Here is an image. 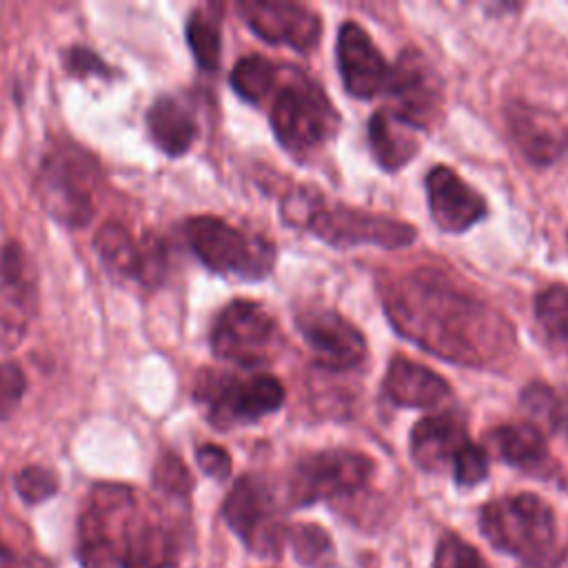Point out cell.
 I'll list each match as a JSON object with an SVG mask.
<instances>
[{
	"label": "cell",
	"instance_id": "4dcf8cb0",
	"mask_svg": "<svg viewBox=\"0 0 568 568\" xmlns=\"http://www.w3.org/2000/svg\"><path fill=\"white\" fill-rule=\"evenodd\" d=\"M433 568H490L479 550L457 532H444L435 548Z\"/></svg>",
	"mask_w": 568,
	"mask_h": 568
},
{
	"label": "cell",
	"instance_id": "7c38bea8",
	"mask_svg": "<svg viewBox=\"0 0 568 568\" xmlns=\"http://www.w3.org/2000/svg\"><path fill=\"white\" fill-rule=\"evenodd\" d=\"M93 246L106 271L118 280H133L146 288H155L164 280L166 246L153 233L135 240L120 222H106L98 229Z\"/></svg>",
	"mask_w": 568,
	"mask_h": 568
},
{
	"label": "cell",
	"instance_id": "ffe728a7",
	"mask_svg": "<svg viewBox=\"0 0 568 568\" xmlns=\"http://www.w3.org/2000/svg\"><path fill=\"white\" fill-rule=\"evenodd\" d=\"M468 442L470 437L457 417L428 415L410 430V457L419 468L439 473L453 468L457 455Z\"/></svg>",
	"mask_w": 568,
	"mask_h": 568
},
{
	"label": "cell",
	"instance_id": "e0dca14e",
	"mask_svg": "<svg viewBox=\"0 0 568 568\" xmlns=\"http://www.w3.org/2000/svg\"><path fill=\"white\" fill-rule=\"evenodd\" d=\"M506 122L513 142L530 164L550 166L568 153V129L550 111L526 102H510L506 106Z\"/></svg>",
	"mask_w": 568,
	"mask_h": 568
},
{
	"label": "cell",
	"instance_id": "5bb4252c",
	"mask_svg": "<svg viewBox=\"0 0 568 568\" xmlns=\"http://www.w3.org/2000/svg\"><path fill=\"white\" fill-rule=\"evenodd\" d=\"M38 311V275L18 242L0 246V346H16Z\"/></svg>",
	"mask_w": 568,
	"mask_h": 568
},
{
	"label": "cell",
	"instance_id": "603a6c76",
	"mask_svg": "<svg viewBox=\"0 0 568 568\" xmlns=\"http://www.w3.org/2000/svg\"><path fill=\"white\" fill-rule=\"evenodd\" d=\"M417 126L399 118L390 109H379L368 120V146L375 160L386 171H397L408 164L419 151Z\"/></svg>",
	"mask_w": 568,
	"mask_h": 568
},
{
	"label": "cell",
	"instance_id": "52a82bcc",
	"mask_svg": "<svg viewBox=\"0 0 568 568\" xmlns=\"http://www.w3.org/2000/svg\"><path fill=\"white\" fill-rule=\"evenodd\" d=\"M195 399L215 428H233L275 413L284 402V386L273 375L242 377L204 371L195 384Z\"/></svg>",
	"mask_w": 568,
	"mask_h": 568
},
{
	"label": "cell",
	"instance_id": "83f0119b",
	"mask_svg": "<svg viewBox=\"0 0 568 568\" xmlns=\"http://www.w3.org/2000/svg\"><path fill=\"white\" fill-rule=\"evenodd\" d=\"M535 315L544 333L568 348V286L550 284L535 297Z\"/></svg>",
	"mask_w": 568,
	"mask_h": 568
},
{
	"label": "cell",
	"instance_id": "4316f807",
	"mask_svg": "<svg viewBox=\"0 0 568 568\" xmlns=\"http://www.w3.org/2000/svg\"><path fill=\"white\" fill-rule=\"evenodd\" d=\"M275 64L262 55H244L231 71V84L246 102H262L275 84Z\"/></svg>",
	"mask_w": 568,
	"mask_h": 568
},
{
	"label": "cell",
	"instance_id": "9c48e42d",
	"mask_svg": "<svg viewBox=\"0 0 568 568\" xmlns=\"http://www.w3.org/2000/svg\"><path fill=\"white\" fill-rule=\"evenodd\" d=\"M375 470L368 455L348 448H326L302 457L288 477V501L295 508L322 499H339L366 488Z\"/></svg>",
	"mask_w": 568,
	"mask_h": 568
},
{
	"label": "cell",
	"instance_id": "9a60e30c",
	"mask_svg": "<svg viewBox=\"0 0 568 568\" xmlns=\"http://www.w3.org/2000/svg\"><path fill=\"white\" fill-rule=\"evenodd\" d=\"M295 322L317 366L326 371H348L366 357L364 335L337 311L311 306L297 313Z\"/></svg>",
	"mask_w": 568,
	"mask_h": 568
},
{
	"label": "cell",
	"instance_id": "cb8c5ba5",
	"mask_svg": "<svg viewBox=\"0 0 568 568\" xmlns=\"http://www.w3.org/2000/svg\"><path fill=\"white\" fill-rule=\"evenodd\" d=\"M146 129L151 140L171 158L184 155L197 135V124L191 111L173 95L153 100L146 111Z\"/></svg>",
	"mask_w": 568,
	"mask_h": 568
},
{
	"label": "cell",
	"instance_id": "d6a6232c",
	"mask_svg": "<svg viewBox=\"0 0 568 568\" xmlns=\"http://www.w3.org/2000/svg\"><path fill=\"white\" fill-rule=\"evenodd\" d=\"M62 62L69 75L73 78H102L109 80L115 73L113 67H109L93 49L82 47V44H73L69 49H64L62 53Z\"/></svg>",
	"mask_w": 568,
	"mask_h": 568
},
{
	"label": "cell",
	"instance_id": "7a4b0ae2",
	"mask_svg": "<svg viewBox=\"0 0 568 568\" xmlns=\"http://www.w3.org/2000/svg\"><path fill=\"white\" fill-rule=\"evenodd\" d=\"M282 217L286 224L306 229L335 248L357 244L402 248L417 237L415 226L404 220L326 202L317 191L306 186L293 189L282 200Z\"/></svg>",
	"mask_w": 568,
	"mask_h": 568
},
{
	"label": "cell",
	"instance_id": "8992f818",
	"mask_svg": "<svg viewBox=\"0 0 568 568\" xmlns=\"http://www.w3.org/2000/svg\"><path fill=\"white\" fill-rule=\"evenodd\" d=\"M184 233L197 260L213 273L235 275L242 280H262L275 264V246L271 240L255 233H244L222 217H189Z\"/></svg>",
	"mask_w": 568,
	"mask_h": 568
},
{
	"label": "cell",
	"instance_id": "f1b7e54d",
	"mask_svg": "<svg viewBox=\"0 0 568 568\" xmlns=\"http://www.w3.org/2000/svg\"><path fill=\"white\" fill-rule=\"evenodd\" d=\"M286 546L293 548L297 561L320 568L333 557V541L328 532L317 524H293L286 528Z\"/></svg>",
	"mask_w": 568,
	"mask_h": 568
},
{
	"label": "cell",
	"instance_id": "4fadbf2b",
	"mask_svg": "<svg viewBox=\"0 0 568 568\" xmlns=\"http://www.w3.org/2000/svg\"><path fill=\"white\" fill-rule=\"evenodd\" d=\"M393 106L399 118L410 122L417 129H426L435 122L442 109V80L435 67L426 60V55L417 49H404L390 67L388 84H386Z\"/></svg>",
	"mask_w": 568,
	"mask_h": 568
},
{
	"label": "cell",
	"instance_id": "30bf717a",
	"mask_svg": "<svg viewBox=\"0 0 568 568\" xmlns=\"http://www.w3.org/2000/svg\"><path fill=\"white\" fill-rule=\"evenodd\" d=\"M282 344L275 317L253 300H233L215 317L211 348L220 359L237 366L268 364Z\"/></svg>",
	"mask_w": 568,
	"mask_h": 568
},
{
	"label": "cell",
	"instance_id": "8d00e7d4",
	"mask_svg": "<svg viewBox=\"0 0 568 568\" xmlns=\"http://www.w3.org/2000/svg\"><path fill=\"white\" fill-rule=\"evenodd\" d=\"M521 402L537 417H557L559 415V408H555L557 402L552 397V390L539 382L524 388Z\"/></svg>",
	"mask_w": 568,
	"mask_h": 568
},
{
	"label": "cell",
	"instance_id": "277c9868",
	"mask_svg": "<svg viewBox=\"0 0 568 568\" xmlns=\"http://www.w3.org/2000/svg\"><path fill=\"white\" fill-rule=\"evenodd\" d=\"M98 160L75 142L53 144L36 171V195L44 211L67 229H82L95 209Z\"/></svg>",
	"mask_w": 568,
	"mask_h": 568
},
{
	"label": "cell",
	"instance_id": "6da1fadb",
	"mask_svg": "<svg viewBox=\"0 0 568 568\" xmlns=\"http://www.w3.org/2000/svg\"><path fill=\"white\" fill-rule=\"evenodd\" d=\"M390 324L422 348L464 366H488L515 348L510 322L433 268H417L382 291Z\"/></svg>",
	"mask_w": 568,
	"mask_h": 568
},
{
	"label": "cell",
	"instance_id": "d4e9b609",
	"mask_svg": "<svg viewBox=\"0 0 568 568\" xmlns=\"http://www.w3.org/2000/svg\"><path fill=\"white\" fill-rule=\"evenodd\" d=\"M490 446L497 455L521 470H539L548 462V444L535 424H504L490 430Z\"/></svg>",
	"mask_w": 568,
	"mask_h": 568
},
{
	"label": "cell",
	"instance_id": "f546056e",
	"mask_svg": "<svg viewBox=\"0 0 568 568\" xmlns=\"http://www.w3.org/2000/svg\"><path fill=\"white\" fill-rule=\"evenodd\" d=\"M153 486L171 499H189L191 488H193V479H191L189 468L184 466V462L178 455L164 453L155 462Z\"/></svg>",
	"mask_w": 568,
	"mask_h": 568
},
{
	"label": "cell",
	"instance_id": "3957f363",
	"mask_svg": "<svg viewBox=\"0 0 568 568\" xmlns=\"http://www.w3.org/2000/svg\"><path fill=\"white\" fill-rule=\"evenodd\" d=\"M481 535L524 568H557L559 537L550 504L532 493L490 499L479 510Z\"/></svg>",
	"mask_w": 568,
	"mask_h": 568
},
{
	"label": "cell",
	"instance_id": "ba28073f",
	"mask_svg": "<svg viewBox=\"0 0 568 568\" xmlns=\"http://www.w3.org/2000/svg\"><path fill=\"white\" fill-rule=\"evenodd\" d=\"M337 111L313 80L295 75L271 106V124L280 144L293 155H308L337 129Z\"/></svg>",
	"mask_w": 568,
	"mask_h": 568
},
{
	"label": "cell",
	"instance_id": "5b68a950",
	"mask_svg": "<svg viewBox=\"0 0 568 568\" xmlns=\"http://www.w3.org/2000/svg\"><path fill=\"white\" fill-rule=\"evenodd\" d=\"M135 490L100 481L91 488L78 519V561L82 568H120L126 532L138 515Z\"/></svg>",
	"mask_w": 568,
	"mask_h": 568
},
{
	"label": "cell",
	"instance_id": "d6986e66",
	"mask_svg": "<svg viewBox=\"0 0 568 568\" xmlns=\"http://www.w3.org/2000/svg\"><path fill=\"white\" fill-rule=\"evenodd\" d=\"M426 197L433 222L446 233H464L486 217V200L444 164L428 171Z\"/></svg>",
	"mask_w": 568,
	"mask_h": 568
},
{
	"label": "cell",
	"instance_id": "7402d4cb",
	"mask_svg": "<svg viewBox=\"0 0 568 568\" xmlns=\"http://www.w3.org/2000/svg\"><path fill=\"white\" fill-rule=\"evenodd\" d=\"M384 393L397 406L433 408L450 395V386L428 366L406 357H393L384 377Z\"/></svg>",
	"mask_w": 568,
	"mask_h": 568
},
{
	"label": "cell",
	"instance_id": "44dd1931",
	"mask_svg": "<svg viewBox=\"0 0 568 568\" xmlns=\"http://www.w3.org/2000/svg\"><path fill=\"white\" fill-rule=\"evenodd\" d=\"M120 568H178V537L160 517L138 513L120 557Z\"/></svg>",
	"mask_w": 568,
	"mask_h": 568
},
{
	"label": "cell",
	"instance_id": "74e56055",
	"mask_svg": "<svg viewBox=\"0 0 568 568\" xmlns=\"http://www.w3.org/2000/svg\"><path fill=\"white\" fill-rule=\"evenodd\" d=\"M0 568H51L42 557H24L13 550L0 535Z\"/></svg>",
	"mask_w": 568,
	"mask_h": 568
},
{
	"label": "cell",
	"instance_id": "2e32d148",
	"mask_svg": "<svg viewBox=\"0 0 568 568\" xmlns=\"http://www.w3.org/2000/svg\"><path fill=\"white\" fill-rule=\"evenodd\" d=\"M240 16L253 33L271 44H286L308 51L317 44L322 20L315 9L288 0H244L237 4Z\"/></svg>",
	"mask_w": 568,
	"mask_h": 568
},
{
	"label": "cell",
	"instance_id": "d590c367",
	"mask_svg": "<svg viewBox=\"0 0 568 568\" xmlns=\"http://www.w3.org/2000/svg\"><path fill=\"white\" fill-rule=\"evenodd\" d=\"M195 459H197V466L213 479H226L231 475V455L222 448V446H215V444H202L197 450H195Z\"/></svg>",
	"mask_w": 568,
	"mask_h": 568
},
{
	"label": "cell",
	"instance_id": "1f68e13d",
	"mask_svg": "<svg viewBox=\"0 0 568 568\" xmlns=\"http://www.w3.org/2000/svg\"><path fill=\"white\" fill-rule=\"evenodd\" d=\"M58 475L44 466H24L16 475V490L27 504H42L58 493Z\"/></svg>",
	"mask_w": 568,
	"mask_h": 568
},
{
	"label": "cell",
	"instance_id": "ac0fdd59",
	"mask_svg": "<svg viewBox=\"0 0 568 568\" xmlns=\"http://www.w3.org/2000/svg\"><path fill=\"white\" fill-rule=\"evenodd\" d=\"M337 64L344 89L355 98H373L388 84L390 67L357 22H344L339 27Z\"/></svg>",
	"mask_w": 568,
	"mask_h": 568
},
{
	"label": "cell",
	"instance_id": "e575fe53",
	"mask_svg": "<svg viewBox=\"0 0 568 568\" xmlns=\"http://www.w3.org/2000/svg\"><path fill=\"white\" fill-rule=\"evenodd\" d=\"M450 470H453V477H455L457 486H464V488L477 486L488 475V455L481 446L468 442L464 446V450L457 455Z\"/></svg>",
	"mask_w": 568,
	"mask_h": 568
},
{
	"label": "cell",
	"instance_id": "836d02e7",
	"mask_svg": "<svg viewBox=\"0 0 568 568\" xmlns=\"http://www.w3.org/2000/svg\"><path fill=\"white\" fill-rule=\"evenodd\" d=\"M27 390V375L13 359L0 362V419H9L22 404Z\"/></svg>",
	"mask_w": 568,
	"mask_h": 568
},
{
	"label": "cell",
	"instance_id": "8fae6325",
	"mask_svg": "<svg viewBox=\"0 0 568 568\" xmlns=\"http://www.w3.org/2000/svg\"><path fill=\"white\" fill-rule=\"evenodd\" d=\"M222 517L253 555L277 559L284 552L288 526L280 519L275 497L264 479L242 475L222 504Z\"/></svg>",
	"mask_w": 568,
	"mask_h": 568
},
{
	"label": "cell",
	"instance_id": "484cf974",
	"mask_svg": "<svg viewBox=\"0 0 568 568\" xmlns=\"http://www.w3.org/2000/svg\"><path fill=\"white\" fill-rule=\"evenodd\" d=\"M186 42H189L200 69L215 71L220 67V53H222L220 18L213 16L209 9H195L189 16Z\"/></svg>",
	"mask_w": 568,
	"mask_h": 568
}]
</instances>
